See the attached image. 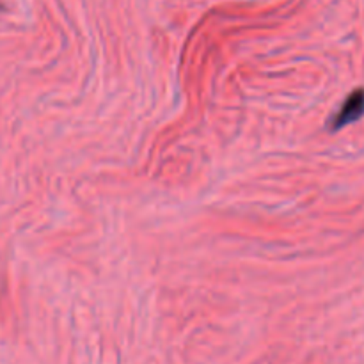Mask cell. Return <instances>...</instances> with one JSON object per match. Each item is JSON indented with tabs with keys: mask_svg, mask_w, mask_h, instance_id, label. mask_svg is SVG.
I'll return each instance as SVG.
<instances>
[{
	"mask_svg": "<svg viewBox=\"0 0 364 364\" xmlns=\"http://www.w3.org/2000/svg\"><path fill=\"white\" fill-rule=\"evenodd\" d=\"M364 116V89H355L354 92L347 96L343 105L336 112V116L331 119L329 128L333 132L341 130V128L348 127L350 123H355Z\"/></svg>",
	"mask_w": 364,
	"mask_h": 364,
	"instance_id": "6da1fadb",
	"label": "cell"
}]
</instances>
